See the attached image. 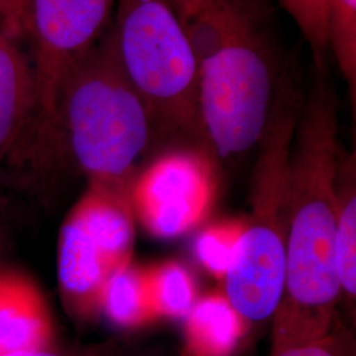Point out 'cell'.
I'll return each instance as SVG.
<instances>
[{
	"label": "cell",
	"instance_id": "cell-1",
	"mask_svg": "<svg viewBox=\"0 0 356 356\" xmlns=\"http://www.w3.org/2000/svg\"><path fill=\"white\" fill-rule=\"evenodd\" d=\"M325 72L316 66L293 132L285 286L273 316L272 351L323 337L341 305L335 172L342 143L338 97Z\"/></svg>",
	"mask_w": 356,
	"mask_h": 356
},
{
	"label": "cell",
	"instance_id": "cell-2",
	"mask_svg": "<svg viewBox=\"0 0 356 356\" xmlns=\"http://www.w3.org/2000/svg\"><path fill=\"white\" fill-rule=\"evenodd\" d=\"M191 41L198 106L211 154L229 160L261 139L282 79L276 42L256 0H169Z\"/></svg>",
	"mask_w": 356,
	"mask_h": 356
},
{
	"label": "cell",
	"instance_id": "cell-3",
	"mask_svg": "<svg viewBox=\"0 0 356 356\" xmlns=\"http://www.w3.org/2000/svg\"><path fill=\"white\" fill-rule=\"evenodd\" d=\"M56 128L58 151L74 161L89 188L132 206L141 163L159 138L118 63L110 32L66 81Z\"/></svg>",
	"mask_w": 356,
	"mask_h": 356
},
{
	"label": "cell",
	"instance_id": "cell-4",
	"mask_svg": "<svg viewBox=\"0 0 356 356\" xmlns=\"http://www.w3.org/2000/svg\"><path fill=\"white\" fill-rule=\"evenodd\" d=\"M301 97L286 74L257 144L250 214L223 277L226 298L247 323L273 318L284 294L289 157Z\"/></svg>",
	"mask_w": 356,
	"mask_h": 356
},
{
	"label": "cell",
	"instance_id": "cell-5",
	"mask_svg": "<svg viewBox=\"0 0 356 356\" xmlns=\"http://www.w3.org/2000/svg\"><path fill=\"white\" fill-rule=\"evenodd\" d=\"M110 35L118 63L148 108L159 141L207 148L195 58L170 1L115 0Z\"/></svg>",
	"mask_w": 356,
	"mask_h": 356
},
{
	"label": "cell",
	"instance_id": "cell-6",
	"mask_svg": "<svg viewBox=\"0 0 356 356\" xmlns=\"http://www.w3.org/2000/svg\"><path fill=\"white\" fill-rule=\"evenodd\" d=\"M24 35L32 41L38 122L31 141L38 156H54L57 107L66 81L113 26L115 0H23Z\"/></svg>",
	"mask_w": 356,
	"mask_h": 356
},
{
	"label": "cell",
	"instance_id": "cell-7",
	"mask_svg": "<svg viewBox=\"0 0 356 356\" xmlns=\"http://www.w3.org/2000/svg\"><path fill=\"white\" fill-rule=\"evenodd\" d=\"M211 157L204 147H173L141 170L132 209L153 235L176 238L204 218L214 188Z\"/></svg>",
	"mask_w": 356,
	"mask_h": 356
},
{
	"label": "cell",
	"instance_id": "cell-8",
	"mask_svg": "<svg viewBox=\"0 0 356 356\" xmlns=\"http://www.w3.org/2000/svg\"><path fill=\"white\" fill-rule=\"evenodd\" d=\"M116 270L102 248L69 213L57 247V279L66 306L81 316L98 313L103 288Z\"/></svg>",
	"mask_w": 356,
	"mask_h": 356
},
{
	"label": "cell",
	"instance_id": "cell-9",
	"mask_svg": "<svg viewBox=\"0 0 356 356\" xmlns=\"http://www.w3.org/2000/svg\"><path fill=\"white\" fill-rule=\"evenodd\" d=\"M38 94L31 61L0 22V163L31 141Z\"/></svg>",
	"mask_w": 356,
	"mask_h": 356
},
{
	"label": "cell",
	"instance_id": "cell-10",
	"mask_svg": "<svg viewBox=\"0 0 356 356\" xmlns=\"http://www.w3.org/2000/svg\"><path fill=\"white\" fill-rule=\"evenodd\" d=\"M51 319L44 296L33 280L0 268V354L48 347Z\"/></svg>",
	"mask_w": 356,
	"mask_h": 356
},
{
	"label": "cell",
	"instance_id": "cell-11",
	"mask_svg": "<svg viewBox=\"0 0 356 356\" xmlns=\"http://www.w3.org/2000/svg\"><path fill=\"white\" fill-rule=\"evenodd\" d=\"M247 322L226 296L198 300L185 318L186 356H231L241 343Z\"/></svg>",
	"mask_w": 356,
	"mask_h": 356
},
{
	"label": "cell",
	"instance_id": "cell-12",
	"mask_svg": "<svg viewBox=\"0 0 356 356\" xmlns=\"http://www.w3.org/2000/svg\"><path fill=\"white\" fill-rule=\"evenodd\" d=\"M337 267L341 302L348 309L356 300V156L342 145L335 172Z\"/></svg>",
	"mask_w": 356,
	"mask_h": 356
},
{
	"label": "cell",
	"instance_id": "cell-13",
	"mask_svg": "<svg viewBox=\"0 0 356 356\" xmlns=\"http://www.w3.org/2000/svg\"><path fill=\"white\" fill-rule=\"evenodd\" d=\"M99 312L122 329H135L159 318L149 272L131 261L118 269L103 288Z\"/></svg>",
	"mask_w": 356,
	"mask_h": 356
},
{
	"label": "cell",
	"instance_id": "cell-14",
	"mask_svg": "<svg viewBox=\"0 0 356 356\" xmlns=\"http://www.w3.org/2000/svg\"><path fill=\"white\" fill-rule=\"evenodd\" d=\"M326 40L355 107L356 0H326Z\"/></svg>",
	"mask_w": 356,
	"mask_h": 356
},
{
	"label": "cell",
	"instance_id": "cell-15",
	"mask_svg": "<svg viewBox=\"0 0 356 356\" xmlns=\"http://www.w3.org/2000/svg\"><path fill=\"white\" fill-rule=\"evenodd\" d=\"M149 277L159 318H186L198 301L188 269L177 263H168L149 270Z\"/></svg>",
	"mask_w": 356,
	"mask_h": 356
},
{
	"label": "cell",
	"instance_id": "cell-16",
	"mask_svg": "<svg viewBox=\"0 0 356 356\" xmlns=\"http://www.w3.org/2000/svg\"><path fill=\"white\" fill-rule=\"evenodd\" d=\"M242 222L219 223L204 229L194 243L200 263L216 277H225L241 238Z\"/></svg>",
	"mask_w": 356,
	"mask_h": 356
},
{
	"label": "cell",
	"instance_id": "cell-17",
	"mask_svg": "<svg viewBox=\"0 0 356 356\" xmlns=\"http://www.w3.org/2000/svg\"><path fill=\"white\" fill-rule=\"evenodd\" d=\"M302 33L314 58V66L326 67V0H277Z\"/></svg>",
	"mask_w": 356,
	"mask_h": 356
},
{
	"label": "cell",
	"instance_id": "cell-18",
	"mask_svg": "<svg viewBox=\"0 0 356 356\" xmlns=\"http://www.w3.org/2000/svg\"><path fill=\"white\" fill-rule=\"evenodd\" d=\"M355 339L351 330L339 318L330 331L318 339L272 351V356H355Z\"/></svg>",
	"mask_w": 356,
	"mask_h": 356
},
{
	"label": "cell",
	"instance_id": "cell-19",
	"mask_svg": "<svg viewBox=\"0 0 356 356\" xmlns=\"http://www.w3.org/2000/svg\"><path fill=\"white\" fill-rule=\"evenodd\" d=\"M23 0H0V22L13 38L24 35Z\"/></svg>",
	"mask_w": 356,
	"mask_h": 356
},
{
	"label": "cell",
	"instance_id": "cell-20",
	"mask_svg": "<svg viewBox=\"0 0 356 356\" xmlns=\"http://www.w3.org/2000/svg\"><path fill=\"white\" fill-rule=\"evenodd\" d=\"M107 355V351L95 350V351H86L83 354H70L65 351H58L51 347H40V348H23V350H15L3 353L0 356H104Z\"/></svg>",
	"mask_w": 356,
	"mask_h": 356
}]
</instances>
